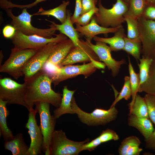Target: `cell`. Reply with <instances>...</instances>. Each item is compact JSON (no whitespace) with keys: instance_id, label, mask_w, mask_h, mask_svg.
<instances>
[{"instance_id":"obj_1","label":"cell","mask_w":155,"mask_h":155,"mask_svg":"<svg viewBox=\"0 0 155 155\" xmlns=\"http://www.w3.org/2000/svg\"><path fill=\"white\" fill-rule=\"evenodd\" d=\"M25 84L24 99L28 107L33 108L36 103H49L58 108L60 106L62 95L52 88L51 79L47 72L42 69L26 81Z\"/></svg>"},{"instance_id":"obj_2","label":"cell","mask_w":155,"mask_h":155,"mask_svg":"<svg viewBox=\"0 0 155 155\" xmlns=\"http://www.w3.org/2000/svg\"><path fill=\"white\" fill-rule=\"evenodd\" d=\"M105 66L103 63L95 61L82 65H66L45 70L55 87L61 82L79 75L87 78L97 69H104Z\"/></svg>"},{"instance_id":"obj_3","label":"cell","mask_w":155,"mask_h":155,"mask_svg":"<svg viewBox=\"0 0 155 155\" xmlns=\"http://www.w3.org/2000/svg\"><path fill=\"white\" fill-rule=\"evenodd\" d=\"M98 11L93 16L97 23L106 28L116 27L125 22V16L128 10V3L123 0H117L110 9L104 7L101 0L98 2Z\"/></svg>"},{"instance_id":"obj_4","label":"cell","mask_w":155,"mask_h":155,"mask_svg":"<svg viewBox=\"0 0 155 155\" xmlns=\"http://www.w3.org/2000/svg\"><path fill=\"white\" fill-rule=\"evenodd\" d=\"M71 106L80 121L89 126L105 125L115 120L119 113L115 106L110 107L108 110L96 108L91 113L85 112L77 105L73 96L71 101Z\"/></svg>"},{"instance_id":"obj_5","label":"cell","mask_w":155,"mask_h":155,"mask_svg":"<svg viewBox=\"0 0 155 155\" xmlns=\"http://www.w3.org/2000/svg\"><path fill=\"white\" fill-rule=\"evenodd\" d=\"M8 16L11 19V25L13 26L16 31L23 34L30 35H36L47 38L53 37L56 31L55 27L51 24L50 27L46 29L38 28L33 26L31 23L33 15L30 14L27 9H23L21 13L17 16H14L11 9L5 10Z\"/></svg>"},{"instance_id":"obj_6","label":"cell","mask_w":155,"mask_h":155,"mask_svg":"<svg viewBox=\"0 0 155 155\" xmlns=\"http://www.w3.org/2000/svg\"><path fill=\"white\" fill-rule=\"evenodd\" d=\"M38 49L12 48L9 58L0 66V72L7 73L15 79L18 80L24 76V69Z\"/></svg>"},{"instance_id":"obj_7","label":"cell","mask_w":155,"mask_h":155,"mask_svg":"<svg viewBox=\"0 0 155 155\" xmlns=\"http://www.w3.org/2000/svg\"><path fill=\"white\" fill-rule=\"evenodd\" d=\"M89 142L88 138L82 142L74 141L68 139L62 130H55L51 138L49 155H78L82 145Z\"/></svg>"},{"instance_id":"obj_8","label":"cell","mask_w":155,"mask_h":155,"mask_svg":"<svg viewBox=\"0 0 155 155\" xmlns=\"http://www.w3.org/2000/svg\"><path fill=\"white\" fill-rule=\"evenodd\" d=\"M50 104L43 102H38L35 104V109L40 116L39 126L43 136L42 150L45 155H49L50 145L57 120L53 115H51Z\"/></svg>"},{"instance_id":"obj_9","label":"cell","mask_w":155,"mask_h":155,"mask_svg":"<svg viewBox=\"0 0 155 155\" xmlns=\"http://www.w3.org/2000/svg\"><path fill=\"white\" fill-rule=\"evenodd\" d=\"M68 38L64 34L60 33L55 36L47 38L36 35H27L16 31L11 39L15 49L22 50L28 49H39L51 42L58 43Z\"/></svg>"},{"instance_id":"obj_10","label":"cell","mask_w":155,"mask_h":155,"mask_svg":"<svg viewBox=\"0 0 155 155\" xmlns=\"http://www.w3.org/2000/svg\"><path fill=\"white\" fill-rule=\"evenodd\" d=\"M138 20L142 56L155 60V21L148 19L143 16L139 18Z\"/></svg>"},{"instance_id":"obj_11","label":"cell","mask_w":155,"mask_h":155,"mask_svg":"<svg viewBox=\"0 0 155 155\" xmlns=\"http://www.w3.org/2000/svg\"><path fill=\"white\" fill-rule=\"evenodd\" d=\"M25 84H19L8 78L0 79V99L7 104H17L28 107L24 99Z\"/></svg>"},{"instance_id":"obj_12","label":"cell","mask_w":155,"mask_h":155,"mask_svg":"<svg viewBox=\"0 0 155 155\" xmlns=\"http://www.w3.org/2000/svg\"><path fill=\"white\" fill-rule=\"evenodd\" d=\"M57 43L51 42L38 49L31 58L23 72L24 82L26 81L42 69L55 45Z\"/></svg>"},{"instance_id":"obj_13","label":"cell","mask_w":155,"mask_h":155,"mask_svg":"<svg viewBox=\"0 0 155 155\" xmlns=\"http://www.w3.org/2000/svg\"><path fill=\"white\" fill-rule=\"evenodd\" d=\"M86 43L94 51L98 57L99 61H102L106 66L109 70H111V75L115 77L118 74L121 66L126 63L123 59L119 61H117L112 57L110 46L100 41H96L95 44L86 39Z\"/></svg>"},{"instance_id":"obj_14","label":"cell","mask_w":155,"mask_h":155,"mask_svg":"<svg viewBox=\"0 0 155 155\" xmlns=\"http://www.w3.org/2000/svg\"><path fill=\"white\" fill-rule=\"evenodd\" d=\"M28 117L25 127L28 129L31 142L29 146V155L42 154L43 136L40 127L37 124L36 119L37 111L33 108L28 110Z\"/></svg>"},{"instance_id":"obj_15","label":"cell","mask_w":155,"mask_h":155,"mask_svg":"<svg viewBox=\"0 0 155 155\" xmlns=\"http://www.w3.org/2000/svg\"><path fill=\"white\" fill-rule=\"evenodd\" d=\"M95 61H100L97 55L85 41L81 40L80 45L74 46L63 61L61 65Z\"/></svg>"},{"instance_id":"obj_16","label":"cell","mask_w":155,"mask_h":155,"mask_svg":"<svg viewBox=\"0 0 155 155\" xmlns=\"http://www.w3.org/2000/svg\"><path fill=\"white\" fill-rule=\"evenodd\" d=\"M74 46L72 41L69 38L57 43L54 47L43 69L47 70L62 66L63 61Z\"/></svg>"},{"instance_id":"obj_17","label":"cell","mask_w":155,"mask_h":155,"mask_svg":"<svg viewBox=\"0 0 155 155\" xmlns=\"http://www.w3.org/2000/svg\"><path fill=\"white\" fill-rule=\"evenodd\" d=\"M76 30L80 34L85 37V39L91 41L92 39L96 35L100 34H107L109 33H115L120 25L116 27L106 28L99 25L93 17H92L90 23L85 26H81L76 24Z\"/></svg>"},{"instance_id":"obj_18","label":"cell","mask_w":155,"mask_h":155,"mask_svg":"<svg viewBox=\"0 0 155 155\" xmlns=\"http://www.w3.org/2000/svg\"><path fill=\"white\" fill-rule=\"evenodd\" d=\"M67 14L66 20L61 24H57L53 21L46 20L50 22L55 27L56 30L59 31L60 33L64 34L70 39L75 46H78L81 40L79 39L78 32L73 26L71 20V13L69 10H67Z\"/></svg>"},{"instance_id":"obj_19","label":"cell","mask_w":155,"mask_h":155,"mask_svg":"<svg viewBox=\"0 0 155 155\" xmlns=\"http://www.w3.org/2000/svg\"><path fill=\"white\" fill-rule=\"evenodd\" d=\"M128 125L137 129L142 135L146 141L154 130L152 122L149 118L129 115Z\"/></svg>"},{"instance_id":"obj_20","label":"cell","mask_w":155,"mask_h":155,"mask_svg":"<svg viewBox=\"0 0 155 155\" xmlns=\"http://www.w3.org/2000/svg\"><path fill=\"white\" fill-rule=\"evenodd\" d=\"M5 150L11 151L13 155H29L28 147L25 144L22 133H19L4 143Z\"/></svg>"},{"instance_id":"obj_21","label":"cell","mask_w":155,"mask_h":155,"mask_svg":"<svg viewBox=\"0 0 155 155\" xmlns=\"http://www.w3.org/2000/svg\"><path fill=\"white\" fill-rule=\"evenodd\" d=\"M125 37L124 28L121 25L113 37L104 38L95 36L93 39L95 41H100L109 44L111 51H117L123 50L125 44L124 38Z\"/></svg>"},{"instance_id":"obj_22","label":"cell","mask_w":155,"mask_h":155,"mask_svg":"<svg viewBox=\"0 0 155 155\" xmlns=\"http://www.w3.org/2000/svg\"><path fill=\"white\" fill-rule=\"evenodd\" d=\"M76 90H70L68 89L67 86H64L60 105L53 111V115L57 119L65 114H75L71 107V102Z\"/></svg>"},{"instance_id":"obj_23","label":"cell","mask_w":155,"mask_h":155,"mask_svg":"<svg viewBox=\"0 0 155 155\" xmlns=\"http://www.w3.org/2000/svg\"><path fill=\"white\" fill-rule=\"evenodd\" d=\"M68 1H63L60 5L55 8L48 10H45L41 7L38 11L33 15H45L52 16L59 20L61 24L64 22L67 18L66 8L69 5Z\"/></svg>"},{"instance_id":"obj_24","label":"cell","mask_w":155,"mask_h":155,"mask_svg":"<svg viewBox=\"0 0 155 155\" xmlns=\"http://www.w3.org/2000/svg\"><path fill=\"white\" fill-rule=\"evenodd\" d=\"M7 102L0 99V132L5 142L11 140L13 137V133L8 127L7 118L9 114L6 105Z\"/></svg>"},{"instance_id":"obj_25","label":"cell","mask_w":155,"mask_h":155,"mask_svg":"<svg viewBox=\"0 0 155 155\" xmlns=\"http://www.w3.org/2000/svg\"><path fill=\"white\" fill-rule=\"evenodd\" d=\"M129 115H132L138 117L149 118L147 105L144 97L137 94L132 103L128 104Z\"/></svg>"},{"instance_id":"obj_26","label":"cell","mask_w":155,"mask_h":155,"mask_svg":"<svg viewBox=\"0 0 155 155\" xmlns=\"http://www.w3.org/2000/svg\"><path fill=\"white\" fill-rule=\"evenodd\" d=\"M124 39L125 44L123 50L131 55L136 60H139L142 49L141 42L139 37L130 39L125 37Z\"/></svg>"},{"instance_id":"obj_27","label":"cell","mask_w":155,"mask_h":155,"mask_svg":"<svg viewBox=\"0 0 155 155\" xmlns=\"http://www.w3.org/2000/svg\"><path fill=\"white\" fill-rule=\"evenodd\" d=\"M143 92L155 96V60H153L151 65L146 80L139 87L138 92Z\"/></svg>"},{"instance_id":"obj_28","label":"cell","mask_w":155,"mask_h":155,"mask_svg":"<svg viewBox=\"0 0 155 155\" xmlns=\"http://www.w3.org/2000/svg\"><path fill=\"white\" fill-rule=\"evenodd\" d=\"M146 0H130L128 3V12L138 19L143 16L148 6Z\"/></svg>"},{"instance_id":"obj_29","label":"cell","mask_w":155,"mask_h":155,"mask_svg":"<svg viewBox=\"0 0 155 155\" xmlns=\"http://www.w3.org/2000/svg\"><path fill=\"white\" fill-rule=\"evenodd\" d=\"M137 18H135L128 12L125 16V20L127 24V37L133 39L139 37L138 22Z\"/></svg>"},{"instance_id":"obj_30","label":"cell","mask_w":155,"mask_h":155,"mask_svg":"<svg viewBox=\"0 0 155 155\" xmlns=\"http://www.w3.org/2000/svg\"><path fill=\"white\" fill-rule=\"evenodd\" d=\"M128 69L130 75V82L131 90L132 99L130 103L134 101L135 96L138 92L140 80L139 73H136L129 57Z\"/></svg>"},{"instance_id":"obj_31","label":"cell","mask_w":155,"mask_h":155,"mask_svg":"<svg viewBox=\"0 0 155 155\" xmlns=\"http://www.w3.org/2000/svg\"><path fill=\"white\" fill-rule=\"evenodd\" d=\"M141 142L136 136L132 135L124 139L121 143L119 149L120 155H126L127 151L136 146H139Z\"/></svg>"},{"instance_id":"obj_32","label":"cell","mask_w":155,"mask_h":155,"mask_svg":"<svg viewBox=\"0 0 155 155\" xmlns=\"http://www.w3.org/2000/svg\"><path fill=\"white\" fill-rule=\"evenodd\" d=\"M139 60L140 63H138V65L140 71L139 73L140 80V86L146 80L151 65L153 60L150 58L143 56Z\"/></svg>"},{"instance_id":"obj_33","label":"cell","mask_w":155,"mask_h":155,"mask_svg":"<svg viewBox=\"0 0 155 155\" xmlns=\"http://www.w3.org/2000/svg\"><path fill=\"white\" fill-rule=\"evenodd\" d=\"M124 80V82L122 88L119 95L116 98L111 107L115 106L118 102L123 98L126 100H128L131 96L130 77L126 76L125 77Z\"/></svg>"},{"instance_id":"obj_34","label":"cell","mask_w":155,"mask_h":155,"mask_svg":"<svg viewBox=\"0 0 155 155\" xmlns=\"http://www.w3.org/2000/svg\"><path fill=\"white\" fill-rule=\"evenodd\" d=\"M144 98L147 105L149 118L155 126V96L146 94Z\"/></svg>"},{"instance_id":"obj_35","label":"cell","mask_w":155,"mask_h":155,"mask_svg":"<svg viewBox=\"0 0 155 155\" xmlns=\"http://www.w3.org/2000/svg\"><path fill=\"white\" fill-rule=\"evenodd\" d=\"M98 8L96 7L81 15L77 19L75 24L82 26L88 25L90 23L93 16L98 11Z\"/></svg>"},{"instance_id":"obj_36","label":"cell","mask_w":155,"mask_h":155,"mask_svg":"<svg viewBox=\"0 0 155 155\" xmlns=\"http://www.w3.org/2000/svg\"><path fill=\"white\" fill-rule=\"evenodd\" d=\"M99 137L102 143L111 140L117 141L119 139V135L114 131L108 128L103 130Z\"/></svg>"},{"instance_id":"obj_37","label":"cell","mask_w":155,"mask_h":155,"mask_svg":"<svg viewBox=\"0 0 155 155\" xmlns=\"http://www.w3.org/2000/svg\"><path fill=\"white\" fill-rule=\"evenodd\" d=\"M102 143L99 136L91 142L84 144L82 146V151L88 150L90 152L94 150Z\"/></svg>"},{"instance_id":"obj_38","label":"cell","mask_w":155,"mask_h":155,"mask_svg":"<svg viewBox=\"0 0 155 155\" xmlns=\"http://www.w3.org/2000/svg\"><path fill=\"white\" fill-rule=\"evenodd\" d=\"M98 0H82V10L81 15L96 7Z\"/></svg>"},{"instance_id":"obj_39","label":"cell","mask_w":155,"mask_h":155,"mask_svg":"<svg viewBox=\"0 0 155 155\" xmlns=\"http://www.w3.org/2000/svg\"><path fill=\"white\" fill-rule=\"evenodd\" d=\"M82 10V0H75L74 11L71 17V20L73 24L75 23L77 19L81 15Z\"/></svg>"},{"instance_id":"obj_40","label":"cell","mask_w":155,"mask_h":155,"mask_svg":"<svg viewBox=\"0 0 155 155\" xmlns=\"http://www.w3.org/2000/svg\"><path fill=\"white\" fill-rule=\"evenodd\" d=\"M16 30L11 25H7L3 28L2 33L3 36L7 38L11 39L14 35Z\"/></svg>"},{"instance_id":"obj_41","label":"cell","mask_w":155,"mask_h":155,"mask_svg":"<svg viewBox=\"0 0 155 155\" xmlns=\"http://www.w3.org/2000/svg\"><path fill=\"white\" fill-rule=\"evenodd\" d=\"M145 142L146 148L155 152V129Z\"/></svg>"},{"instance_id":"obj_42","label":"cell","mask_w":155,"mask_h":155,"mask_svg":"<svg viewBox=\"0 0 155 155\" xmlns=\"http://www.w3.org/2000/svg\"><path fill=\"white\" fill-rule=\"evenodd\" d=\"M143 16L148 19L155 20V7L148 5Z\"/></svg>"},{"instance_id":"obj_43","label":"cell","mask_w":155,"mask_h":155,"mask_svg":"<svg viewBox=\"0 0 155 155\" xmlns=\"http://www.w3.org/2000/svg\"><path fill=\"white\" fill-rule=\"evenodd\" d=\"M142 150V149L139 146H135L127 151L126 155H139Z\"/></svg>"},{"instance_id":"obj_44","label":"cell","mask_w":155,"mask_h":155,"mask_svg":"<svg viewBox=\"0 0 155 155\" xmlns=\"http://www.w3.org/2000/svg\"><path fill=\"white\" fill-rule=\"evenodd\" d=\"M49 0H36L34 1L30 4L25 5H21V8H31L32 7L36 6L39 3L45 1Z\"/></svg>"},{"instance_id":"obj_45","label":"cell","mask_w":155,"mask_h":155,"mask_svg":"<svg viewBox=\"0 0 155 155\" xmlns=\"http://www.w3.org/2000/svg\"><path fill=\"white\" fill-rule=\"evenodd\" d=\"M148 5L154 6L155 0H146Z\"/></svg>"},{"instance_id":"obj_46","label":"cell","mask_w":155,"mask_h":155,"mask_svg":"<svg viewBox=\"0 0 155 155\" xmlns=\"http://www.w3.org/2000/svg\"><path fill=\"white\" fill-rule=\"evenodd\" d=\"M3 57V55L2 51L1 50L0 52V66L1 65V64L2 62Z\"/></svg>"},{"instance_id":"obj_47","label":"cell","mask_w":155,"mask_h":155,"mask_svg":"<svg viewBox=\"0 0 155 155\" xmlns=\"http://www.w3.org/2000/svg\"><path fill=\"white\" fill-rule=\"evenodd\" d=\"M123 1L126 3H128L130 0H123Z\"/></svg>"},{"instance_id":"obj_48","label":"cell","mask_w":155,"mask_h":155,"mask_svg":"<svg viewBox=\"0 0 155 155\" xmlns=\"http://www.w3.org/2000/svg\"><path fill=\"white\" fill-rule=\"evenodd\" d=\"M154 6L155 7V5H154Z\"/></svg>"},{"instance_id":"obj_49","label":"cell","mask_w":155,"mask_h":155,"mask_svg":"<svg viewBox=\"0 0 155 155\" xmlns=\"http://www.w3.org/2000/svg\"></svg>"}]
</instances>
